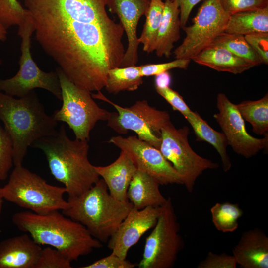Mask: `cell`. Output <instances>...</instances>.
I'll use <instances>...</instances> for the list:
<instances>
[{"label":"cell","instance_id":"cell-1","mask_svg":"<svg viewBox=\"0 0 268 268\" xmlns=\"http://www.w3.org/2000/svg\"><path fill=\"white\" fill-rule=\"evenodd\" d=\"M31 146L43 152L51 174L64 185L68 198L81 195L100 179L88 159V141L70 139L64 124L54 134L37 140Z\"/></svg>","mask_w":268,"mask_h":268},{"label":"cell","instance_id":"cell-2","mask_svg":"<svg viewBox=\"0 0 268 268\" xmlns=\"http://www.w3.org/2000/svg\"><path fill=\"white\" fill-rule=\"evenodd\" d=\"M12 221L36 243L57 249L71 262L103 247L84 226L59 211L45 214L21 211L13 215Z\"/></svg>","mask_w":268,"mask_h":268},{"label":"cell","instance_id":"cell-3","mask_svg":"<svg viewBox=\"0 0 268 268\" xmlns=\"http://www.w3.org/2000/svg\"><path fill=\"white\" fill-rule=\"evenodd\" d=\"M0 120L12 141L14 166L22 165L34 142L57 130L58 122L46 113L34 90L18 98L0 91Z\"/></svg>","mask_w":268,"mask_h":268},{"label":"cell","instance_id":"cell-4","mask_svg":"<svg viewBox=\"0 0 268 268\" xmlns=\"http://www.w3.org/2000/svg\"><path fill=\"white\" fill-rule=\"evenodd\" d=\"M67 201L68 206L62 213L82 224L103 243L108 242L133 208L129 201H122L113 197L102 179L81 195L68 198Z\"/></svg>","mask_w":268,"mask_h":268},{"label":"cell","instance_id":"cell-5","mask_svg":"<svg viewBox=\"0 0 268 268\" xmlns=\"http://www.w3.org/2000/svg\"><path fill=\"white\" fill-rule=\"evenodd\" d=\"M66 193L64 187L48 184L22 165L14 166L7 183L2 187L4 199L39 214L67 209Z\"/></svg>","mask_w":268,"mask_h":268},{"label":"cell","instance_id":"cell-6","mask_svg":"<svg viewBox=\"0 0 268 268\" xmlns=\"http://www.w3.org/2000/svg\"><path fill=\"white\" fill-rule=\"evenodd\" d=\"M62 94V105L52 116L57 122L66 123L72 130L75 138L89 141L90 134L99 121H108L111 112L100 107L91 92L72 83L58 67Z\"/></svg>","mask_w":268,"mask_h":268},{"label":"cell","instance_id":"cell-7","mask_svg":"<svg viewBox=\"0 0 268 268\" xmlns=\"http://www.w3.org/2000/svg\"><path fill=\"white\" fill-rule=\"evenodd\" d=\"M18 27V35L21 38L19 69L13 77L0 79V91L20 98L36 88H41L61 100L60 83L56 71H42L32 59L30 49L34 28L30 15Z\"/></svg>","mask_w":268,"mask_h":268},{"label":"cell","instance_id":"cell-8","mask_svg":"<svg viewBox=\"0 0 268 268\" xmlns=\"http://www.w3.org/2000/svg\"><path fill=\"white\" fill-rule=\"evenodd\" d=\"M93 98L111 104L117 112H111L107 126L120 134L129 130L136 133L140 139L159 150L161 130L171 123L169 114L150 106L147 100L137 101L130 107H123L112 102L101 92L92 94Z\"/></svg>","mask_w":268,"mask_h":268},{"label":"cell","instance_id":"cell-9","mask_svg":"<svg viewBox=\"0 0 268 268\" xmlns=\"http://www.w3.org/2000/svg\"><path fill=\"white\" fill-rule=\"evenodd\" d=\"M146 238L139 268H171L183 247L180 225L170 197L161 206L160 214Z\"/></svg>","mask_w":268,"mask_h":268},{"label":"cell","instance_id":"cell-10","mask_svg":"<svg viewBox=\"0 0 268 268\" xmlns=\"http://www.w3.org/2000/svg\"><path fill=\"white\" fill-rule=\"evenodd\" d=\"M189 129H176L170 123L161 130L159 150L179 174L183 185L192 193L197 178L205 170L215 169L219 165L196 153L189 145Z\"/></svg>","mask_w":268,"mask_h":268},{"label":"cell","instance_id":"cell-11","mask_svg":"<svg viewBox=\"0 0 268 268\" xmlns=\"http://www.w3.org/2000/svg\"><path fill=\"white\" fill-rule=\"evenodd\" d=\"M229 17L219 0H205L193 24L182 28L186 36L173 52L175 59L192 60L224 32Z\"/></svg>","mask_w":268,"mask_h":268},{"label":"cell","instance_id":"cell-12","mask_svg":"<svg viewBox=\"0 0 268 268\" xmlns=\"http://www.w3.org/2000/svg\"><path fill=\"white\" fill-rule=\"evenodd\" d=\"M108 142L126 152L137 170L151 176L159 185L183 184L179 174L160 150L137 136H113Z\"/></svg>","mask_w":268,"mask_h":268},{"label":"cell","instance_id":"cell-13","mask_svg":"<svg viewBox=\"0 0 268 268\" xmlns=\"http://www.w3.org/2000/svg\"><path fill=\"white\" fill-rule=\"evenodd\" d=\"M217 107L218 112L214 115V118L226 136L228 145L237 154L249 158L267 147L268 135L263 138L251 136L246 129L244 120L236 104L224 93L218 94Z\"/></svg>","mask_w":268,"mask_h":268},{"label":"cell","instance_id":"cell-14","mask_svg":"<svg viewBox=\"0 0 268 268\" xmlns=\"http://www.w3.org/2000/svg\"><path fill=\"white\" fill-rule=\"evenodd\" d=\"M160 208L161 206H148L137 209L133 207L108 241V247L112 253L126 259L129 249L155 226Z\"/></svg>","mask_w":268,"mask_h":268},{"label":"cell","instance_id":"cell-15","mask_svg":"<svg viewBox=\"0 0 268 268\" xmlns=\"http://www.w3.org/2000/svg\"><path fill=\"white\" fill-rule=\"evenodd\" d=\"M149 4L150 0H107L106 6L112 13L118 16L128 38V47L121 67L136 65L138 61L137 27Z\"/></svg>","mask_w":268,"mask_h":268},{"label":"cell","instance_id":"cell-16","mask_svg":"<svg viewBox=\"0 0 268 268\" xmlns=\"http://www.w3.org/2000/svg\"><path fill=\"white\" fill-rule=\"evenodd\" d=\"M237 264L243 268H268V237L255 228L244 232L232 249Z\"/></svg>","mask_w":268,"mask_h":268},{"label":"cell","instance_id":"cell-17","mask_svg":"<svg viewBox=\"0 0 268 268\" xmlns=\"http://www.w3.org/2000/svg\"><path fill=\"white\" fill-rule=\"evenodd\" d=\"M42 248L28 234L0 242V268H34Z\"/></svg>","mask_w":268,"mask_h":268},{"label":"cell","instance_id":"cell-18","mask_svg":"<svg viewBox=\"0 0 268 268\" xmlns=\"http://www.w3.org/2000/svg\"><path fill=\"white\" fill-rule=\"evenodd\" d=\"M94 168L113 197L122 201H129L127 190L137 168L126 152L121 150L118 158L110 165Z\"/></svg>","mask_w":268,"mask_h":268},{"label":"cell","instance_id":"cell-19","mask_svg":"<svg viewBox=\"0 0 268 268\" xmlns=\"http://www.w3.org/2000/svg\"><path fill=\"white\" fill-rule=\"evenodd\" d=\"M159 185L151 176L137 169L130 183L127 199L137 209L148 206L160 207L165 203L167 198L161 193Z\"/></svg>","mask_w":268,"mask_h":268},{"label":"cell","instance_id":"cell-20","mask_svg":"<svg viewBox=\"0 0 268 268\" xmlns=\"http://www.w3.org/2000/svg\"><path fill=\"white\" fill-rule=\"evenodd\" d=\"M195 63L206 66L218 71L240 74L255 65L233 54L227 49L210 45L194 57Z\"/></svg>","mask_w":268,"mask_h":268},{"label":"cell","instance_id":"cell-21","mask_svg":"<svg viewBox=\"0 0 268 268\" xmlns=\"http://www.w3.org/2000/svg\"><path fill=\"white\" fill-rule=\"evenodd\" d=\"M180 13L179 6L175 1L165 0L162 20L154 45V51L157 56L168 58L171 55L174 43L180 37Z\"/></svg>","mask_w":268,"mask_h":268},{"label":"cell","instance_id":"cell-22","mask_svg":"<svg viewBox=\"0 0 268 268\" xmlns=\"http://www.w3.org/2000/svg\"><path fill=\"white\" fill-rule=\"evenodd\" d=\"M185 118L192 127L198 140L207 142L215 148L220 156L223 170L228 172L232 163L227 152L229 145L224 133L212 129L196 112L192 111Z\"/></svg>","mask_w":268,"mask_h":268},{"label":"cell","instance_id":"cell-23","mask_svg":"<svg viewBox=\"0 0 268 268\" xmlns=\"http://www.w3.org/2000/svg\"><path fill=\"white\" fill-rule=\"evenodd\" d=\"M224 32L244 36L268 32V7L230 15Z\"/></svg>","mask_w":268,"mask_h":268},{"label":"cell","instance_id":"cell-24","mask_svg":"<svg viewBox=\"0 0 268 268\" xmlns=\"http://www.w3.org/2000/svg\"><path fill=\"white\" fill-rule=\"evenodd\" d=\"M143 83L139 66L118 67L109 70L105 86L108 92L116 94L121 91H134Z\"/></svg>","mask_w":268,"mask_h":268},{"label":"cell","instance_id":"cell-25","mask_svg":"<svg viewBox=\"0 0 268 268\" xmlns=\"http://www.w3.org/2000/svg\"><path fill=\"white\" fill-rule=\"evenodd\" d=\"M240 114L252 127L256 134L268 135V94L255 101H244L236 104Z\"/></svg>","mask_w":268,"mask_h":268},{"label":"cell","instance_id":"cell-26","mask_svg":"<svg viewBox=\"0 0 268 268\" xmlns=\"http://www.w3.org/2000/svg\"><path fill=\"white\" fill-rule=\"evenodd\" d=\"M164 6L163 0H150L149 8L145 14L146 20L140 37L139 44L143 50L150 53L154 51V45L160 25Z\"/></svg>","mask_w":268,"mask_h":268},{"label":"cell","instance_id":"cell-27","mask_svg":"<svg viewBox=\"0 0 268 268\" xmlns=\"http://www.w3.org/2000/svg\"><path fill=\"white\" fill-rule=\"evenodd\" d=\"M212 221L215 228L223 233L236 231L239 227V219L243 211L238 203L230 202H217L211 208Z\"/></svg>","mask_w":268,"mask_h":268},{"label":"cell","instance_id":"cell-28","mask_svg":"<svg viewBox=\"0 0 268 268\" xmlns=\"http://www.w3.org/2000/svg\"><path fill=\"white\" fill-rule=\"evenodd\" d=\"M210 45L223 47L235 55L254 64L255 66L262 64L261 59L247 42L244 35L224 32L216 38Z\"/></svg>","mask_w":268,"mask_h":268},{"label":"cell","instance_id":"cell-29","mask_svg":"<svg viewBox=\"0 0 268 268\" xmlns=\"http://www.w3.org/2000/svg\"><path fill=\"white\" fill-rule=\"evenodd\" d=\"M29 15L17 0H0V20L6 30L13 25L19 26Z\"/></svg>","mask_w":268,"mask_h":268},{"label":"cell","instance_id":"cell-30","mask_svg":"<svg viewBox=\"0 0 268 268\" xmlns=\"http://www.w3.org/2000/svg\"><path fill=\"white\" fill-rule=\"evenodd\" d=\"M71 261L57 249L42 248L34 268H71Z\"/></svg>","mask_w":268,"mask_h":268},{"label":"cell","instance_id":"cell-31","mask_svg":"<svg viewBox=\"0 0 268 268\" xmlns=\"http://www.w3.org/2000/svg\"><path fill=\"white\" fill-rule=\"evenodd\" d=\"M13 165L12 144L10 136L0 124V180H5Z\"/></svg>","mask_w":268,"mask_h":268},{"label":"cell","instance_id":"cell-32","mask_svg":"<svg viewBox=\"0 0 268 268\" xmlns=\"http://www.w3.org/2000/svg\"><path fill=\"white\" fill-rule=\"evenodd\" d=\"M229 15L268 7V0H219Z\"/></svg>","mask_w":268,"mask_h":268},{"label":"cell","instance_id":"cell-33","mask_svg":"<svg viewBox=\"0 0 268 268\" xmlns=\"http://www.w3.org/2000/svg\"><path fill=\"white\" fill-rule=\"evenodd\" d=\"M190 60L176 59L175 60L165 63L150 64L139 66L141 75L144 76H155L174 68L186 69Z\"/></svg>","mask_w":268,"mask_h":268},{"label":"cell","instance_id":"cell-34","mask_svg":"<svg viewBox=\"0 0 268 268\" xmlns=\"http://www.w3.org/2000/svg\"><path fill=\"white\" fill-rule=\"evenodd\" d=\"M237 262L233 255L225 253L216 254L209 252L206 258L200 262L198 268H236Z\"/></svg>","mask_w":268,"mask_h":268},{"label":"cell","instance_id":"cell-35","mask_svg":"<svg viewBox=\"0 0 268 268\" xmlns=\"http://www.w3.org/2000/svg\"><path fill=\"white\" fill-rule=\"evenodd\" d=\"M156 92L169 103L174 110L179 111L185 118L192 110L184 101L183 97L170 87H155Z\"/></svg>","mask_w":268,"mask_h":268},{"label":"cell","instance_id":"cell-36","mask_svg":"<svg viewBox=\"0 0 268 268\" xmlns=\"http://www.w3.org/2000/svg\"><path fill=\"white\" fill-rule=\"evenodd\" d=\"M246 40L261 59L262 63L268 64V32L244 36Z\"/></svg>","mask_w":268,"mask_h":268},{"label":"cell","instance_id":"cell-37","mask_svg":"<svg viewBox=\"0 0 268 268\" xmlns=\"http://www.w3.org/2000/svg\"><path fill=\"white\" fill-rule=\"evenodd\" d=\"M135 264L111 253L110 255L81 268H134Z\"/></svg>","mask_w":268,"mask_h":268},{"label":"cell","instance_id":"cell-38","mask_svg":"<svg viewBox=\"0 0 268 268\" xmlns=\"http://www.w3.org/2000/svg\"><path fill=\"white\" fill-rule=\"evenodd\" d=\"M179 6L181 28L185 27L195 6L202 0H173Z\"/></svg>","mask_w":268,"mask_h":268},{"label":"cell","instance_id":"cell-39","mask_svg":"<svg viewBox=\"0 0 268 268\" xmlns=\"http://www.w3.org/2000/svg\"><path fill=\"white\" fill-rule=\"evenodd\" d=\"M155 87H170L171 83V76L168 71L164 72L157 75L155 78Z\"/></svg>","mask_w":268,"mask_h":268},{"label":"cell","instance_id":"cell-40","mask_svg":"<svg viewBox=\"0 0 268 268\" xmlns=\"http://www.w3.org/2000/svg\"><path fill=\"white\" fill-rule=\"evenodd\" d=\"M7 30L4 28L0 20V42H4L7 38Z\"/></svg>","mask_w":268,"mask_h":268},{"label":"cell","instance_id":"cell-41","mask_svg":"<svg viewBox=\"0 0 268 268\" xmlns=\"http://www.w3.org/2000/svg\"><path fill=\"white\" fill-rule=\"evenodd\" d=\"M4 198L2 194V187H0V216L1 213Z\"/></svg>","mask_w":268,"mask_h":268},{"label":"cell","instance_id":"cell-42","mask_svg":"<svg viewBox=\"0 0 268 268\" xmlns=\"http://www.w3.org/2000/svg\"><path fill=\"white\" fill-rule=\"evenodd\" d=\"M1 63V60H0V64Z\"/></svg>","mask_w":268,"mask_h":268}]
</instances>
